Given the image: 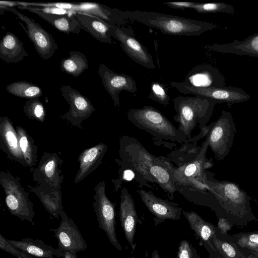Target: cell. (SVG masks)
<instances>
[{
  "label": "cell",
  "instance_id": "277c9868",
  "mask_svg": "<svg viewBox=\"0 0 258 258\" xmlns=\"http://www.w3.org/2000/svg\"><path fill=\"white\" fill-rule=\"evenodd\" d=\"M126 115L128 119L136 127L158 139L178 143H186L188 140L183 132L153 107L144 106L141 108H132L127 111Z\"/></svg>",
  "mask_w": 258,
  "mask_h": 258
},
{
  "label": "cell",
  "instance_id": "2e32d148",
  "mask_svg": "<svg viewBox=\"0 0 258 258\" xmlns=\"http://www.w3.org/2000/svg\"><path fill=\"white\" fill-rule=\"evenodd\" d=\"M97 72L103 87L110 95L116 107L120 106L119 95L121 91L136 93V82L131 76L114 72L103 63L99 64Z\"/></svg>",
  "mask_w": 258,
  "mask_h": 258
},
{
  "label": "cell",
  "instance_id": "8992f818",
  "mask_svg": "<svg viewBox=\"0 0 258 258\" xmlns=\"http://www.w3.org/2000/svg\"><path fill=\"white\" fill-rule=\"evenodd\" d=\"M0 184L5 195V203L9 212L22 221L34 224L35 212L28 193L22 187L19 177L8 171L0 172Z\"/></svg>",
  "mask_w": 258,
  "mask_h": 258
},
{
  "label": "cell",
  "instance_id": "b9f144b4",
  "mask_svg": "<svg viewBox=\"0 0 258 258\" xmlns=\"http://www.w3.org/2000/svg\"><path fill=\"white\" fill-rule=\"evenodd\" d=\"M63 258H77L78 256L76 252L71 251H65L63 252Z\"/></svg>",
  "mask_w": 258,
  "mask_h": 258
},
{
  "label": "cell",
  "instance_id": "7c38bea8",
  "mask_svg": "<svg viewBox=\"0 0 258 258\" xmlns=\"http://www.w3.org/2000/svg\"><path fill=\"white\" fill-rule=\"evenodd\" d=\"M111 34L112 37L119 42L122 49L133 61L147 69L155 68L152 55L136 38L132 29L113 26Z\"/></svg>",
  "mask_w": 258,
  "mask_h": 258
},
{
  "label": "cell",
  "instance_id": "4dcf8cb0",
  "mask_svg": "<svg viewBox=\"0 0 258 258\" xmlns=\"http://www.w3.org/2000/svg\"><path fill=\"white\" fill-rule=\"evenodd\" d=\"M190 228L203 240L210 242L216 236L215 229L211 223L205 221L197 213L183 211Z\"/></svg>",
  "mask_w": 258,
  "mask_h": 258
},
{
  "label": "cell",
  "instance_id": "836d02e7",
  "mask_svg": "<svg viewBox=\"0 0 258 258\" xmlns=\"http://www.w3.org/2000/svg\"><path fill=\"white\" fill-rule=\"evenodd\" d=\"M191 9L200 14L224 13L230 14L234 13L233 7L225 3H195Z\"/></svg>",
  "mask_w": 258,
  "mask_h": 258
},
{
  "label": "cell",
  "instance_id": "ffe728a7",
  "mask_svg": "<svg viewBox=\"0 0 258 258\" xmlns=\"http://www.w3.org/2000/svg\"><path fill=\"white\" fill-rule=\"evenodd\" d=\"M0 148L9 159L26 167L20 149L16 129L7 116L0 117Z\"/></svg>",
  "mask_w": 258,
  "mask_h": 258
},
{
  "label": "cell",
  "instance_id": "e0dca14e",
  "mask_svg": "<svg viewBox=\"0 0 258 258\" xmlns=\"http://www.w3.org/2000/svg\"><path fill=\"white\" fill-rule=\"evenodd\" d=\"M57 8L70 10L97 17L111 26H122L125 23L123 19L117 12L116 8H111L96 3H55Z\"/></svg>",
  "mask_w": 258,
  "mask_h": 258
},
{
  "label": "cell",
  "instance_id": "44dd1931",
  "mask_svg": "<svg viewBox=\"0 0 258 258\" xmlns=\"http://www.w3.org/2000/svg\"><path fill=\"white\" fill-rule=\"evenodd\" d=\"M119 217L125 237L132 246L136 232L137 215L135 204L128 189L123 187L121 191Z\"/></svg>",
  "mask_w": 258,
  "mask_h": 258
},
{
  "label": "cell",
  "instance_id": "603a6c76",
  "mask_svg": "<svg viewBox=\"0 0 258 258\" xmlns=\"http://www.w3.org/2000/svg\"><path fill=\"white\" fill-rule=\"evenodd\" d=\"M21 10H26L37 15L60 32L69 35L70 33L79 34L81 25L75 14L62 15L46 13L37 10L33 6H19Z\"/></svg>",
  "mask_w": 258,
  "mask_h": 258
},
{
  "label": "cell",
  "instance_id": "5b68a950",
  "mask_svg": "<svg viewBox=\"0 0 258 258\" xmlns=\"http://www.w3.org/2000/svg\"><path fill=\"white\" fill-rule=\"evenodd\" d=\"M205 184L221 207L233 214H245L250 208L249 197L236 183L215 179L206 171Z\"/></svg>",
  "mask_w": 258,
  "mask_h": 258
},
{
  "label": "cell",
  "instance_id": "60d3db41",
  "mask_svg": "<svg viewBox=\"0 0 258 258\" xmlns=\"http://www.w3.org/2000/svg\"><path fill=\"white\" fill-rule=\"evenodd\" d=\"M218 226L222 233H225L231 228V225L224 218H220L218 220Z\"/></svg>",
  "mask_w": 258,
  "mask_h": 258
},
{
  "label": "cell",
  "instance_id": "cb8c5ba5",
  "mask_svg": "<svg viewBox=\"0 0 258 258\" xmlns=\"http://www.w3.org/2000/svg\"><path fill=\"white\" fill-rule=\"evenodd\" d=\"M75 17L81 29L90 33L97 40L111 44L112 43L111 26L100 18L88 14L76 13Z\"/></svg>",
  "mask_w": 258,
  "mask_h": 258
},
{
  "label": "cell",
  "instance_id": "ba28073f",
  "mask_svg": "<svg viewBox=\"0 0 258 258\" xmlns=\"http://www.w3.org/2000/svg\"><path fill=\"white\" fill-rule=\"evenodd\" d=\"M0 7L1 15H3L5 11H9L24 22L26 27L18 22L33 44L37 52L42 58L47 60L52 56L58 48V46L52 35L34 20L21 13L14 7H9L0 4Z\"/></svg>",
  "mask_w": 258,
  "mask_h": 258
},
{
  "label": "cell",
  "instance_id": "484cf974",
  "mask_svg": "<svg viewBox=\"0 0 258 258\" xmlns=\"http://www.w3.org/2000/svg\"><path fill=\"white\" fill-rule=\"evenodd\" d=\"M206 47L209 50L220 53L258 57V33L250 35L241 41L234 40L230 43L214 44L207 45Z\"/></svg>",
  "mask_w": 258,
  "mask_h": 258
},
{
  "label": "cell",
  "instance_id": "4316f807",
  "mask_svg": "<svg viewBox=\"0 0 258 258\" xmlns=\"http://www.w3.org/2000/svg\"><path fill=\"white\" fill-rule=\"evenodd\" d=\"M8 242L21 250L40 258L63 257L64 253L58 248L46 245L42 240L25 237L20 240L7 239Z\"/></svg>",
  "mask_w": 258,
  "mask_h": 258
},
{
  "label": "cell",
  "instance_id": "ab89813d",
  "mask_svg": "<svg viewBox=\"0 0 258 258\" xmlns=\"http://www.w3.org/2000/svg\"><path fill=\"white\" fill-rule=\"evenodd\" d=\"M195 3L194 2H165L163 4L171 8L183 10L187 8L191 9Z\"/></svg>",
  "mask_w": 258,
  "mask_h": 258
},
{
  "label": "cell",
  "instance_id": "7a4b0ae2",
  "mask_svg": "<svg viewBox=\"0 0 258 258\" xmlns=\"http://www.w3.org/2000/svg\"><path fill=\"white\" fill-rule=\"evenodd\" d=\"M119 162L121 167L131 171L139 182L156 183L155 176L170 162L148 151L136 139L126 135L119 140Z\"/></svg>",
  "mask_w": 258,
  "mask_h": 258
},
{
  "label": "cell",
  "instance_id": "74e56055",
  "mask_svg": "<svg viewBox=\"0 0 258 258\" xmlns=\"http://www.w3.org/2000/svg\"><path fill=\"white\" fill-rule=\"evenodd\" d=\"M213 242L216 248L225 258H236V251L230 244L217 239L216 236L213 238Z\"/></svg>",
  "mask_w": 258,
  "mask_h": 258
},
{
  "label": "cell",
  "instance_id": "d6a6232c",
  "mask_svg": "<svg viewBox=\"0 0 258 258\" xmlns=\"http://www.w3.org/2000/svg\"><path fill=\"white\" fill-rule=\"evenodd\" d=\"M23 110L26 116L31 119L41 122L45 120V109L39 98L27 100L23 106Z\"/></svg>",
  "mask_w": 258,
  "mask_h": 258
},
{
  "label": "cell",
  "instance_id": "f1b7e54d",
  "mask_svg": "<svg viewBox=\"0 0 258 258\" xmlns=\"http://www.w3.org/2000/svg\"><path fill=\"white\" fill-rule=\"evenodd\" d=\"M20 149L26 167L33 168L38 163L37 147L26 130L21 126L16 127Z\"/></svg>",
  "mask_w": 258,
  "mask_h": 258
},
{
  "label": "cell",
  "instance_id": "7bdbcfd3",
  "mask_svg": "<svg viewBox=\"0 0 258 258\" xmlns=\"http://www.w3.org/2000/svg\"><path fill=\"white\" fill-rule=\"evenodd\" d=\"M152 258H160L156 250L153 251Z\"/></svg>",
  "mask_w": 258,
  "mask_h": 258
},
{
  "label": "cell",
  "instance_id": "ee69618b",
  "mask_svg": "<svg viewBox=\"0 0 258 258\" xmlns=\"http://www.w3.org/2000/svg\"><path fill=\"white\" fill-rule=\"evenodd\" d=\"M248 258H252V256H249L248 257Z\"/></svg>",
  "mask_w": 258,
  "mask_h": 258
},
{
  "label": "cell",
  "instance_id": "6da1fadb",
  "mask_svg": "<svg viewBox=\"0 0 258 258\" xmlns=\"http://www.w3.org/2000/svg\"><path fill=\"white\" fill-rule=\"evenodd\" d=\"M117 12L123 19L137 21L174 36H199L217 28L213 23L156 12L129 11Z\"/></svg>",
  "mask_w": 258,
  "mask_h": 258
},
{
  "label": "cell",
  "instance_id": "30bf717a",
  "mask_svg": "<svg viewBox=\"0 0 258 258\" xmlns=\"http://www.w3.org/2000/svg\"><path fill=\"white\" fill-rule=\"evenodd\" d=\"M94 190L93 207L99 226L106 233L109 242L118 250H121L115 231V205L106 195L105 181L99 182Z\"/></svg>",
  "mask_w": 258,
  "mask_h": 258
},
{
  "label": "cell",
  "instance_id": "5bb4252c",
  "mask_svg": "<svg viewBox=\"0 0 258 258\" xmlns=\"http://www.w3.org/2000/svg\"><path fill=\"white\" fill-rule=\"evenodd\" d=\"M59 216V226L49 229L57 239L58 249L63 252L71 251L76 253L86 250V240L73 219L69 217L63 210L60 211Z\"/></svg>",
  "mask_w": 258,
  "mask_h": 258
},
{
  "label": "cell",
  "instance_id": "9a60e30c",
  "mask_svg": "<svg viewBox=\"0 0 258 258\" xmlns=\"http://www.w3.org/2000/svg\"><path fill=\"white\" fill-rule=\"evenodd\" d=\"M63 160L56 153L45 152L33 170L32 179L38 185L60 189L64 179L61 166Z\"/></svg>",
  "mask_w": 258,
  "mask_h": 258
},
{
  "label": "cell",
  "instance_id": "f546056e",
  "mask_svg": "<svg viewBox=\"0 0 258 258\" xmlns=\"http://www.w3.org/2000/svg\"><path fill=\"white\" fill-rule=\"evenodd\" d=\"M59 66L62 72L77 78L88 69V62L84 53L73 50L69 57L61 60Z\"/></svg>",
  "mask_w": 258,
  "mask_h": 258
},
{
  "label": "cell",
  "instance_id": "d590c367",
  "mask_svg": "<svg viewBox=\"0 0 258 258\" xmlns=\"http://www.w3.org/2000/svg\"><path fill=\"white\" fill-rule=\"evenodd\" d=\"M237 244L258 254V233H248L242 234L237 240Z\"/></svg>",
  "mask_w": 258,
  "mask_h": 258
},
{
  "label": "cell",
  "instance_id": "3957f363",
  "mask_svg": "<svg viewBox=\"0 0 258 258\" xmlns=\"http://www.w3.org/2000/svg\"><path fill=\"white\" fill-rule=\"evenodd\" d=\"M176 114L173 116L178 122V129L183 132L188 140L198 123L201 129L206 126L217 103L202 97L178 96L173 99Z\"/></svg>",
  "mask_w": 258,
  "mask_h": 258
},
{
  "label": "cell",
  "instance_id": "ac0fdd59",
  "mask_svg": "<svg viewBox=\"0 0 258 258\" xmlns=\"http://www.w3.org/2000/svg\"><path fill=\"white\" fill-rule=\"evenodd\" d=\"M225 81L217 68L209 64H203L192 68L181 82L196 88H210L225 86Z\"/></svg>",
  "mask_w": 258,
  "mask_h": 258
},
{
  "label": "cell",
  "instance_id": "4fadbf2b",
  "mask_svg": "<svg viewBox=\"0 0 258 258\" xmlns=\"http://www.w3.org/2000/svg\"><path fill=\"white\" fill-rule=\"evenodd\" d=\"M62 96L70 105V109L60 117L69 121L73 125L82 128L83 121L89 118L95 109L90 100L70 85H61Z\"/></svg>",
  "mask_w": 258,
  "mask_h": 258
},
{
  "label": "cell",
  "instance_id": "8d00e7d4",
  "mask_svg": "<svg viewBox=\"0 0 258 258\" xmlns=\"http://www.w3.org/2000/svg\"><path fill=\"white\" fill-rule=\"evenodd\" d=\"M0 248L17 258H36L35 256L17 248L7 241V239L0 234Z\"/></svg>",
  "mask_w": 258,
  "mask_h": 258
},
{
  "label": "cell",
  "instance_id": "e575fe53",
  "mask_svg": "<svg viewBox=\"0 0 258 258\" xmlns=\"http://www.w3.org/2000/svg\"><path fill=\"white\" fill-rule=\"evenodd\" d=\"M148 98L164 106L169 104L170 97L166 85L161 83L154 82L151 84V92Z\"/></svg>",
  "mask_w": 258,
  "mask_h": 258
},
{
  "label": "cell",
  "instance_id": "d6986e66",
  "mask_svg": "<svg viewBox=\"0 0 258 258\" xmlns=\"http://www.w3.org/2000/svg\"><path fill=\"white\" fill-rule=\"evenodd\" d=\"M142 201L148 210L157 218L176 220L180 218L181 209L176 204L157 197L150 190H137Z\"/></svg>",
  "mask_w": 258,
  "mask_h": 258
},
{
  "label": "cell",
  "instance_id": "1f68e13d",
  "mask_svg": "<svg viewBox=\"0 0 258 258\" xmlns=\"http://www.w3.org/2000/svg\"><path fill=\"white\" fill-rule=\"evenodd\" d=\"M6 90L14 96L28 100L40 98L43 94L39 86L26 81L12 82L7 86Z\"/></svg>",
  "mask_w": 258,
  "mask_h": 258
},
{
  "label": "cell",
  "instance_id": "f35d334b",
  "mask_svg": "<svg viewBox=\"0 0 258 258\" xmlns=\"http://www.w3.org/2000/svg\"><path fill=\"white\" fill-rule=\"evenodd\" d=\"M178 258H193L191 247L188 241L183 240L180 242L178 250Z\"/></svg>",
  "mask_w": 258,
  "mask_h": 258
},
{
  "label": "cell",
  "instance_id": "d4e9b609",
  "mask_svg": "<svg viewBox=\"0 0 258 258\" xmlns=\"http://www.w3.org/2000/svg\"><path fill=\"white\" fill-rule=\"evenodd\" d=\"M28 187L29 190L38 198L48 213L54 218L59 219V213L63 210L60 189L42 185L36 186L29 185Z\"/></svg>",
  "mask_w": 258,
  "mask_h": 258
},
{
  "label": "cell",
  "instance_id": "83f0119b",
  "mask_svg": "<svg viewBox=\"0 0 258 258\" xmlns=\"http://www.w3.org/2000/svg\"><path fill=\"white\" fill-rule=\"evenodd\" d=\"M29 56L23 43L11 32H7L0 42V58L7 63H17Z\"/></svg>",
  "mask_w": 258,
  "mask_h": 258
},
{
  "label": "cell",
  "instance_id": "9c48e42d",
  "mask_svg": "<svg viewBox=\"0 0 258 258\" xmlns=\"http://www.w3.org/2000/svg\"><path fill=\"white\" fill-rule=\"evenodd\" d=\"M236 132L231 113L223 110L221 116L211 124L206 141L218 160H223L232 148Z\"/></svg>",
  "mask_w": 258,
  "mask_h": 258
},
{
  "label": "cell",
  "instance_id": "7402d4cb",
  "mask_svg": "<svg viewBox=\"0 0 258 258\" xmlns=\"http://www.w3.org/2000/svg\"><path fill=\"white\" fill-rule=\"evenodd\" d=\"M107 150V145L100 143L82 152L78 159L79 167L74 179L75 183L83 180L97 169L101 164Z\"/></svg>",
  "mask_w": 258,
  "mask_h": 258
},
{
  "label": "cell",
  "instance_id": "8fae6325",
  "mask_svg": "<svg viewBox=\"0 0 258 258\" xmlns=\"http://www.w3.org/2000/svg\"><path fill=\"white\" fill-rule=\"evenodd\" d=\"M170 85L179 92L191 94L210 99L217 103H238L248 100L251 96L243 89L235 87L196 88L182 84L181 82H171Z\"/></svg>",
  "mask_w": 258,
  "mask_h": 258
},
{
  "label": "cell",
  "instance_id": "52a82bcc",
  "mask_svg": "<svg viewBox=\"0 0 258 258\" xmlns=\"http://www.w3.org/2000/svg\"><path fill=\"white\" fill-rule=\"evenodd\" d=\"M208 147V142L205 140L194 160L178 167H174L172 178L177 187L178 186H191L198 190L207 189L205 182L206 169L211 167L213 163L212 159L206 157Z\"/></svg>",
  "mask_w": 258,
  "mask_h": 258
}]
</instances>
